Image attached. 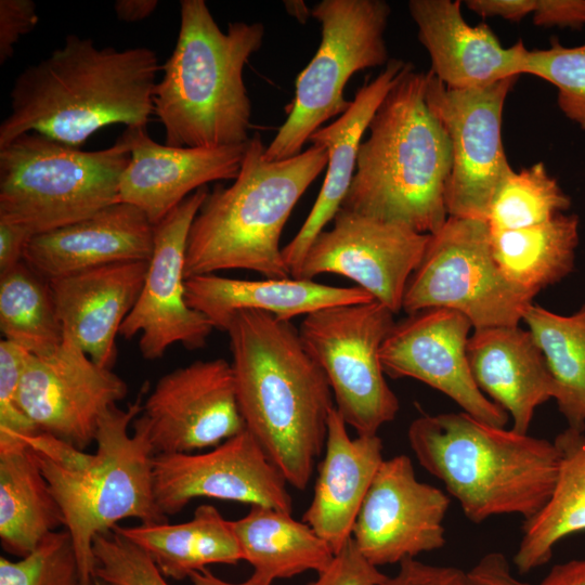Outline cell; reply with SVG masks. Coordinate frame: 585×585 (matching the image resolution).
I'll use <instances>...</instances> for the list:
<instances>
[{
	"label": "cell",
	"mask_w": 585,
	"mask_h": 585,
	"mask_svg": "<svg viewBox=\"0 0 585 585\" xmlns=\"http://www.w3.org/2000/svg\"><path fill=\"white\" fill-rule=\"evenodd\" d=\"M467 576L469 585H532L517 578L505 555L498 551L483 555Z\"/></svg>",
	"instance_id": "obj_44"
},
{
	"label": "cell",
	"mask_w": 585,
	"mask_h": 585,
	"mask_svg": "<svg viewBox=\"0 0 585 585\" xmlns=\"http://www.w3.org/2000/svg\"><path fill=\"white\" fill-rule=\"evenodd\" d=\"M524 74L556 87L560 110L585 131V43L564 47L552 38L549 48L529 50Z\"/></svg>",
	"instance_id": "obj_37"
},
{
	"label": "cell",
	"mask_w": 585,
	"mask_h": 585,
	"mask_svg": "<svg viewBox=\"0 0 585 585\" xmlns=\"http://www.w3.org/2000/svg\"><path fill=\"white\" fill-rule=\"evenodd\" d=\"M467 356L479 389L528 434L535 410L554 399V382L532 334L519 325L474 329Z\"/></svg>",
	"instance_id": "obj_25"
},
{
	"label": "cell",
	"mask_w": 585,
	"mask_h": 585,
	"mask_svg": "<svg viewBox=\"0 0 585 585\" xmlns=\"http://www.w3.org/2000/svg\"><path fill=\"white\" fill-rule=\"evenodd\" d=\"M308 585H387L389 577L369 562L353 538L334 555L330 563Z\"/></svg>",
	"instance_id": "obj_40"
},
{
	"label": "cell",
	"mask_w": 585,
	"mask_h": 585,
	"mask_svg": "<svg viewBox=\"0 0 585 585\" xmlns=\"http://www.w3.org/2000/svg\"><path fill=\"white\" fill-rule=\"evenodd\" d=\"M394 313L377 300L334 306L304 316L299 336L330 386L335 408L358 435H375L400 403L380 361Z\"/></svg>",
	"instance_id": "obj_10"
},
{
	"label": "cell",
	"mask_w": 585,
	"mask_h": 585,
	"mask_svg": "<svg viewBox=\"0 0 585 585\" xmlns=\"http://www.w3.org/2000/svg\"><path fill=\"white\" fill-rule=\"evenodd\" d=\"M127 393L122 378L64 338L54 352L29 355L18 402L39 432L84 451L95 442L102 415Z\"/></svg>",
	"instance_id": "obj_17"
},
{
	"label": "cell",
	"mask_w": 585,
	"mask_h": 585,
	"mask_svg": "<svg viewBox=\"0 0 585 585\" xmlns=\"http://www.w3.org/2000/svg\"><path fill=\"white\" fill-rule=\"evenodd\" d=\"M324 450L303 522L336 554L352 538L363 500L385 459L384 446L378 434L351 438L347 424L334 407L328 417Z\"/></svg>",
	"instance_id": "obj_26"
},
{
	"label": "cell",
	"mask_w": 585,
	"mask_h": 585,
	"mask_svg": "<svg viewBox=\"0 0 585 585\" xmlns=\"http://www.w3.org/2000/svg\"><path fill=\"white\" fill-rule=\"evenodd\" d=\"M426 76L411 66L378 107L341 208L432 235L448 218L452 152L426 102Z\"/></svg>",
	"instance_id": "obj_3"
},
{
	"label": "cell",
	"mask_w": 585,
	"mask_h": 585,
	"mask_svg": "<svg viewBox=\"0 0 585 585\" xmlns=\"http://www.w3.org/2000/svg\"><path fill=\"white\" fill-rule=\"evenodd\" d=\"M64 517L50 485L24 440L0 443V541L25 557L58 526Z\"/></svg>",
	"instance_id": "obj_28"
},
{
	"label": "cell",
	"mask_w": 585,
	"mask_h": 585,
	"mask_svg": "<svg viewBox=\"0 0 585 585\" xmlns=\"http://www.w3.org/2000/svg\"><path fill=\"white\" fill-rule=\"evenodd\" d=\"M465 3L482 17H500L510 22H520L535 9V0H467Z\"/></svg>",
	"instance_id": "obj_46"
},
{
	"label": "cell",
	"mask_w": 585,
	"mask_h": 585,
	"mask_svg": "<svg viewBox=\"0 0 585 585\" xmlns=\"http://www.w3.org/2000/svg\"><path fill=\"white\" fill-rule=\"evenodd\" d=\"M36 2L32 0H0V64H5L14 54L21 37L30 32L38 24Z\"/></svg>",
	"instance_id": "obj_41"
},
{
	"label": "cell",
	"mask_w": 585,
	"mask_h": 585,
	"mask_svg": "<svg viewBox=\"0 0 585 585\" xmlns=\"http://www.w3.org/2000/svg\"><path fill=\"white\" fill-rule=\"evenodd\" d=\"M148 261L112 263L49 281L64 338L110 368L116 337L142 290Z\"/></svg>",
	"instance_id": "obj_22"
},
{
	"label": "cell",
	"mask_w": 585,
	"mask_h": 585,
	"mask_svg": "<svg viewBox=\"0 0 585 585\" xmlns=\"http://www.w3.org/2000/svg\"><path fill=\"white\" fill-rule=\"evenodd\" d=\"M257 133L229 186L208 193L190 227L184 274L250 270L270 278L291 277L280 239L298 200L328 162L325 148L270 161Z\"/></svg>",
	"instance_id": "obj_6"
},
{
	"label": "cell",
	"mask_w": 585,
	"mask_h": 585,
	"mask_svg": "<svg viewBox=\"0 0 585 585\" xmlns=\"http://www.w3.org/2000/svg\"><path fill=\"white\" fill-rule=\"evenodd\" d=\"M160 69L150 48H98L92 38L68 35L15 78L0 147L27 132L80 147L107 126L146 127Z\"/></svg>",
	"instance_id": "obj_2"
},
{
	"label": "cell",
	"mask_w": 585,
	"mask_h": 585,
	"mask_svg": "<svg viewBox=\"0 0 585 585\" xmlns=\"http://www.w3.org/2000/svg\"><path fill=\"white\" fill-rule=\"evenodd\" d=\"M154 455L190 454L214 447L244 431L232 364L198 360L178 367L155 385L135 418Z\"/></svg>",
	"instance_id": "obj_13"
},
{
	"label": "cell",
	"mask_w": 585,
	"mask_h": 585,
	"mask_svg": "<svg viewBox=\"0 0 585 585\" xmlns=\"http://www.w3.org/2000/svg\"><path fill=\"white\" fill-rule=\"evenodd\" d=\"M147 552L165 577L184 580L209 564L243 560L232 521L208 504L199 505L190 521L114 528Z\"/></svg>",
	"instance_id": "obj_29"
},
{
	"label": "cell",
	"mask_w": 585,
	"mask_h": 585,
	"mask_svg": "<svg viewBox=\"0 0 585 585\" xmlns=\"http://www.w3.org/2000/svg\"><path fill=\"white\" fill-rule=\"evenodd\" d=\"M472 328L461 313L430 308L394 323L380 349L386 376L414 378L444 393L465 413L496 427L508 414L477 386L468 362L467 343Z\"/></svg>",
	"instance_id": "obj_19"
},
{
	"label": "cell",
	"mask_w": 585,
	"mask_h": 585,
	"mask_svg": "<svg viewBox=\"0 0 585 585\" xmlns=\"http://www.w3.org/2000/svg\"><path fill=\"white\" fill-rule=\"evenodd\" d=\"M408 11L429 54V72L445 87L482 88L524 74L523 41L504 47L486 24L470 26L460 1L411 0Z\"/></svg>",
	"instance_id": "obj_21"
},
{
	"label": "cell",
	"mask_w": 585,
	"mask_h": 585,
	"mask_svg": "<svg viewBox=\"0 0 585 585\" xmlns=\"http://www.w3.org/2000/svg\"><path fill=\"white\" fill-rule=\"evenodd\" d=\"M225 332L245 428L286 482L304 490L335 407L328 380L290 321L245 310Z\"/></svg>",
	"instance_id": "obj_1"
},
{
	"label": "cell",
	"mask_w": 585,
	"mask_h": 585,
	"mask_svg": "<svg viewBox=\"0 0 585 585\" xmlns=\"http://www.w3.org/2000/svg\"><path fill=\"white\" fill-rule=\"evenodd\" d=\"M517 79L456 90L427 73L426 102L451 143L445 193L448 217L486 221L498 186L514 170L505 153L502 125L504 105Z\"/></svg>",
	"instance_id": "obj_12"
},
{
	"label": "cell",
	"mask_w": 585,
	"mask_h": 585,
	"mask_svg": "<svg viewBox=\"0 0 585 585\" xmlns=\"http://www.w3.org/2000/svg\"><path fill=\"white\" fill-rule=\"evenodd\" d=\"M537 585H585V558L555 564Z\"/></svg>",
	"instance_id": "obj_47"
},
{
	"label": "cell",
	"mask_w": 585,
	"mask_h": 585,
	"mask_svg": "<svg viewBox=\"0 0 585 585\" xmlns=\"http://www.w3.org/2000/svg\"><path fill=\"white\" fill-rule=\"evenodd\" d=\"M411 66V63L391 58L375 79L359 88L350 107L342 115L310 136L312 145L326 150L328 162L324 182L310 213L282 250L291 277H297L315 237L341 208L355 172L361 139L387 94Z\"/></svg>",
	"instance_id": "obj_24"
},
{
	"label": "cell",
	"mask_w": 585,
	"mask_h": 585,
	"mask_svg": "<svg viewBox=\"0 0 585 585\" xmlns=\"http://www.w3.org/2000/svg\"><path fill=\"white\" fill-rule=\"evenodd\" d=\"M90 585H118L116 583L109 582L107 580H104L100 576H95Z\"/></svg>",
	"instance_id": "obj_51"
},
{
	"label": "cell",
	"mask_w": 585,
	"mask_h": 585,
	"mask_svg": "<svg viewBox=\"0 0 585 585\" xmlns=\"http://www.w3.org/2000/svg\"><path fill=\"white\" fill-rule=\"evenodd\" d=\"M30 353L5 339L0 341V443L39 432L18 402L22 376Z\"/></svg>",
	"instance_id": "obj_39"
},
{
	"label": "cell",
	"mask_w": 585,
	"mask_h": 585,
	"mask_svg": "<svg viewBox=\"0 0 585 585\" xmlns=\"http://www.w3.org/2000/svg\"><path fill=\"white\" fill-rule=\"evenodd\" d=\"M32 237L23 225L0 219V275L24 261L26 246Z\"/></svg>",
	"instance_id": "obj_45"
},
{
	"label": "cell",
	"mask_w": 585,
	"mask_h": 585,
	"mask_svg": "<svg viewBox=\"0 0 585 585\" xmlns=\"http://www.w3.org/2000/svg\"><path fill=\"white\" fill-rule=\"evenodd\" d=\"M121 135L131 156L120 179L118 203L139 208L153 225L196 190L234 180L247 146L173 147L154 141L146 127H127Z\"/></svg>",
	"instance_id": "obj_20"
},
{
	"label": "cell",
	"mask_w": 585,
	"mask_h": 585,
	"mask_svg": "<svg viewBox=\"0 0 585 585\" xmlns=\"http://www.w3.org/2000/svg\"><path fill=\"white\" fill-rule=\"evenodd\" d=\"M232 526L243 560L253 568L251 575L265 583L307 571L320 573L335 555L309 524L272 507L253 505Z\"/></svg>",
	"instance_id": "obj_30"
},
{
	"label": "cell",
	"mask_w": 585,
	"mask_h": 585,
	"mask_svg": "<svg viewBox=\"0 0 585 585\" xmlns=\"http://www.w3.org/2000/svg\"><path fill=\"white\" fill-rule=\"evenodd\" d=\"M418 463L442 481L473 523L498 515L524 520L548 502L558 476L554 441L483 422L471 415H421L407 430Z\"/></svg>",
	"instance_id": "obj_5"
},
{
	"label": "cell",
	"mask_w": 585,
	"mask_h": 585,
	"mask_svg": "<svg viewBox=\"0 0 585 585\" xmlns=\"http://www.w3.org/2000/svg\"><path fill=\"white\" fill-rule=\"evenodd\" d=\"M533 23L542 27L585 26V0H535Z\"/></svg>",
	"instance_id": "obj_43"
},
{
	"label": "cell",
	"mask_w": 585,
	"mask_h": 585,
	"mask_svg": "<svg viewBox=\"0 0 585 585\" xmlns=\"http://www.w3.org/2000/svg\"><path fill=\"white\" fill-rule=\"evenodd\" d=\"M522 321L542 351L568 427L585 430V303L560 315L532 302Z\"/></svg>",
	"instance_id": "obj_33"
},
{
	"label": "cell",
	"mask_w": 585,
	"mask_h": 585,
	"mask_svg": "<svg viewBox=\"0 0 585 585\" xmlns=\"http://www.w3.org/2000/svg\"><path fill=\"white\" fill-rule=\"evenodd\" d=\"M578 225L577 216L561 213L528 227L490 229L493 259L509 283L535 297L573 271Z\"/></svg>",
	"instance_id": "obj_32"
},
{
	"label": "cell",
	"mask_w": 585,
	"mask_h": 585,
	"mask_svg": "<svg viewBox=\"0 0 585 585\" xmlns=\"http://www.w3.org/2000/svg\"><path fill=\"white\" fill-rule=\"evenodd\" d=\"M387 585H469L467 572L455 567L432 566L417 560L405 559L399 563L394 576Z\"/></svg>",
	"instance_id": "obj_42"
},
{
	"label": "cell",
	"mask_w": 585,
	"mask_h": 585,
	"mask_svg": "<svg viewBox=\"0 0 585 585\" xmlns=\"http://www.w3.org/2000/svg\"><path fill=\"white\" fill-rule=\"evenodd\" d=\"M157 5V0H117L114 11L119 21L135 23L151 16Z\"/></svg>",
	"instance_id": "obj_48"
},
{
	"label": "cell",
	"mask_w": 585,
	"mask_h": 585,
	"mask_svg": "<svg viewBox=\"0 0 585 585\" xmlns=\"http://www.w3.org/2000/svg\"><path fill=\"white\" fill-rule=\"evenodd\" d=\"M208 193L207 185L196 190L154 225L145 281L119 333L127 339L140 335L139 349L145 360L162 358L174 343L190 350L203 348L214 329L185 298L187 236Z\"/></svg>",
	"instance_id": "obj_14"
},
{
	"label": "cell",
	"mask_w": 585,
	"mask_h": 585,
	"mask_svg": "<svg viewBox=\"0 0 585 585\" xmlns=\"http://www.w3.org/2000/svg\"><path fill=\"white\" fill-rule=\"evenodd\" d=\"M554 443L560 456L556 484L545 506L523 521L514 556L520 574L544 566L561 540L585 531V430L568 427Z\"/></svg>",
	"instance_id": "obj_31"
},
{
	"label": "cell",
	"mask_w": 585,
	"mask_h": 585,
	"mask_svg": "<svg viewBox=\"0 0 585 585\" xmlns=\"http://www.w3.org/2000/svg\"><path fill=\"white\" fill-rule=\"evenodd\" d=\"M142 404L140 395L126 410L109 407L99 420L95 452H84L75 464L60 465L31 452L61 507L83 585L95 577L98 534L127 518L142 524L168 522L154 498L152 446L135 420Z\"/></svg>",
	"instance_id": "obj_7"
},
{
	"label": "cell",
	"mask_w": 585,
	"mask_h": 585,
	"mask_svg": "<svg viewBox=\"0 0 585 585\" xmlns=\"http://www.w3.org/2000/svg\"><path fill=\"white\" fill-rule=\"evenodd\" d=\"M188 578L192 585H273L271 583L262 582L253 577L252 575H250V577L244 582H239V583L227 582L214 575L207 568L202 571L192 573Z\"/></svg>",
	"instance_id": "obj_49"
},
{
	"label": "cell",
	"mask_w": 585,
	"mask_h": 585,
	"mask_svg": "<svg viewBox=\"0 0 585 585\" xmlns=\"http://www.w3.org/2000/svg\"><path fill=\"white\" fill-rule=\"evenodd\" d=\"M264 34L260 22H231L223 31L206 1H180L177 42L153 91L166 145L218 148L249 141L251 102L243 70Z\"/></svg>",
	"instance_id": "obj_4"
},
{
	"label": "cell",
	"mask_w": 585,
	"mask_h": 585,
	"mask_svg": "<svg viewBox=\"0 0 585 585\" xmlns=\"http://www.w3.org/2000/svg\"><path fill=\"white\" fill-rule=\"evenodd\" d=\"M448 506L442 490L417 479L408 456L384 459L359 511L352 538L376 567L416 558L444 546Z\"/></svg>",
	"instance_id": "obj_18"
},
{
	"label": "cell",
	"mask_w": 585,
	"mask_h": 585,
	"mask_svg": "<svg viewBox=\"0 0 585 585\" xmlns=\"http://www.w3.org/2000/svg\"><path fill=\"white\" fill-rule=\"evenodd\" d=\"M95 576L118 585H169L152 558L113 529L93 540Z\"/></svg>",
	"instance_id": "obj_38"
},
{
	"label": "cell",
	"mask_w": 585,
	"mask_h": 585,
	"mask_svg": "<svg viewBox=\"0 0 585 585\" xmlns=\"http://www.w3.org/2000/svg\"><path fill=\"white\" fill-rule=\"evenodd\" d=\"M187 304L225 332L238 311L257 310L291 321L324 308L375 300L361 287H337L295 277L240 280L214 274L185 280Z\"/></svg>",
	"instance_id": "obj_27"
},
{
	"label": "cell",
	"mask_w": 585,
	"mask_h": 585,
	"mask_svg": "<svg viewBox=\"0 0 585 585\" xmlns=\"http://www.w3.org/2000/svg\"><path fill=\"white\" fill-rule=\"evenodd\" d=\"M390 14L384 0H322L313 6L311 15L322 26L321 43L296 79L288 117L265 147V159L300 154L325 121L350 107L352 101L343 95L349 79L390 61L385 41Z\"/></svg>",
	"instance_id": "obj_9"
},
{
	"label": "cell",
	"mask_w": 585,
	"mask_h": 585,
	"mask_svg": "<svg viewBox=\"0 0 585 585\" xmlns=\"http://www.w3.org/2000/svg\"><path fill=\"white\" fill-rule=\"evenodd\" d=\"M429 239L430 234L340 208L332 229L315 237L295 278L348 277L396 314Z\"/></svg>",
	"instance_id": "obj_15"
},
{
	"label": "cell",
	"mask_w": 585,
	"mask_h": 585,
	"mask_svg": "<svg viewBox=\"0 0 585 585\" xmlns=\"http://www.w3.org/2000/svg\"><path fill=\"white\" fill-rule=\"evenodd\" d=\"M533 299L500 273L486 221L448 217L430 235L407 282L402 310L413 314L430 308L451 309L481 329L519 325Z\"/></svg>",
	"instance_id": "obj_11"
},
{
	"label": "cell",
	"mask_w": 585,
	"mask_h": 585,
	"mask_svg": "<svg viewBox=\"0 0 585 585\" xmlns=\"http://www.w3.org/2000/svg\"><path fill=\"white\" fill-rule=\"evenodd\" d=\"M569 196L543 162L512 170L498 186L486 222L491 230H515L547 222L567 211Z\"/></svg>",
	"instance_id": "obj_35"
},
{
	"label": "cell",
	"mask_w": 585,
	"mask_h": 585,
	"mask_svg": "<svg viewBox=\"0 0 585 585\" xmlns=\"http://www.w3.org/2000/svg\"><path fill=\"white\" fill-rule=\"evenodd\" d=\"M0 329L32 355L52 353L64 341L50 283L24 261L0 275Z\"/></svg>",
	"instance_id": "obj_34"
},
{
	"label": "cell",
	"mask_w": 585,
	"mask_h": 585,
	"mask_svg": "<svg viewBox=\"0 0 585 585\" xmlns=\"http://www.w3.org/2000/svg\"><path fill=\"white\" fill-rule=\"evenodd\" d=\"M0 585H83L69 532H52L17 561L1 556Z\"/></svg>",
	"instance_id": "obj_36"
},
{
	"label": "cell",
	"mask_w": 585,
	"mask_h": 585,
	"mask_svg": "<svg viewBox=\"0 0 585 585\" xmlns=\"http://www.w3.org/2000/svg\"><path fill=\"white\" fill-rule=\"evenodd\" d=\"M152 478L155 503L166 517L198 497L292 514L288 483L246 429L203 454L154 455Z\"/></svg>",
	"instance_id": "obj_16"
},
{
	"label": "cell",
	"mask_w": 585,
	"mask_h": 585,
	"mask_svg": "<svg viewBox=\"0 0 585 585\" xmlns=\"http://www.w3.org/2000/svg\"><path fill=\"white\" fill-rule=\"evenodd\" d=\"M154 225L139 208L115 203L93 216L35 235L24 262L48 281L129 261H150Z\"/></svg>",
	"instance_id": "obj_23"
},
{
	"label": "cell",
	"mask_w": 585,
	"mask_h": 585,
	"mask_svg": "<svg viewBox=\"0 0 585 585\" xmlns=\"http://www.w3.org/2000/svg\"><path fill=\"white\" fill-rule=\"evenodd\" d=\"M284 6L289 15L295 17L297 22L304 24L311 15V11L302 0L284 1Z\"/></svg>",
	"instance_id": "obj_50"
},
{
	"label": "cell",
	"mask_w": 585,
	"mask_h": 585,
	"mask_svg": "<svg viewBox=\"0 0 585 585\" xmlns=\"http://www.w3.org/2000/svg\"><path fill=\"white\" fill-rule=\"evenodd\" d=\"M120 135L109 147L82 151L37 132L0 147V219L32 236L87 219L118 203L130 160Z\"/></svg>",
	"instance_id": "obj_8"
}]
</instances>
